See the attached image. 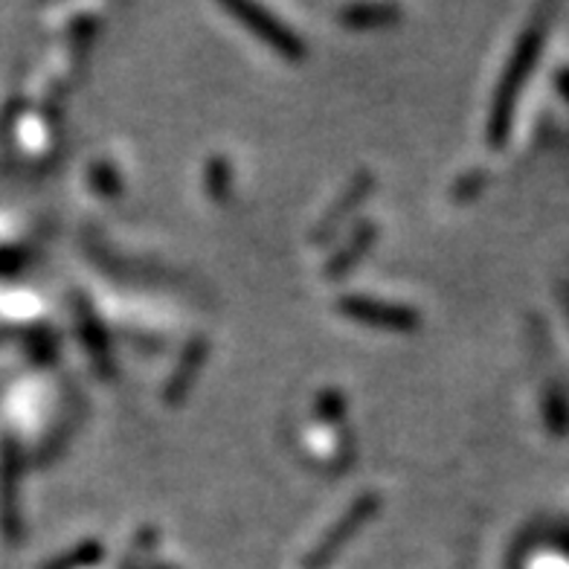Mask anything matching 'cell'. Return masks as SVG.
I'll return each mask as SVG.
<instances>
[{
	"label": "cell",
	"instance_id": "obj_4",
	"mask_svg": "<svg viewBox=\"0 0 569 569\" xmlns=\"http://www.w3.org/2000/svg\"><path fill=\"white\" fill-rule=\"evenodd\" d=\"M375 189V174L369 172V169H363V172L355 174L352 180H349V187L343 189V196L338 198V201L331 203L329 210H326V216L320 218L315 224V232H311V239L315 241H329L335 232L340 230V224H346L349 221V216H352L355 210H358L360 203L367 201L369 196H372Z\"/></svg>",
	"mask_w": 569,
	"mask_h": 569
},
{
	"label": "cell",
	"instance_id": "obj_1",
	"mask_svg": "<svg viewBox=\"0 0 569 569\" xmlns=\"http://www.w3.org/2000/svg\"><path fill=\"white\" fill-rule=\"evenodd\" d=\"M378 509H381V497L375 495V491H367V495H360L358 500L349 506V509L343 511V517H340L338 523L331 526L329 532H326V538L317 543L311 552H308L306 558V567L308 569H322L326 563L335 558V555L340 552V549L352 540V535L358 532V529H363V526L372 520L375 515H378Z\"/></svg>",
	"mask_w": 569,
	"mask_h": 569
},
{
	"label": "cell",
	"instance_id": "obj_7",
	"mask_svg": "<svg viewBox=\"0 0 569 569\" xmlns=\"http://www.w3.org/2000/svg\"><path fill=\"white\" fill-rule=\"evenodd\" d=\"M375 239H378V224H375V221H363V224H358V230L349 236V241L340 244L338 253L329 259V264H326V277L331 279L346 277V273H349V270H352L355 264L369 253Z\"/></svg>",
	"mask_w": 569,
	"mask_h": 569
},
{
	"label": "cell",
	"instance_id": "obj_3",
	"mask_svg": "<svg viewBox=\"0 0 569 569\" xmlns=\"http://www.w3.org/2000/svg\"><path fill=\"white\" fill-rule=\"evenodd\" d=\"M232 16L239 18L256 38H262L264 44H270L279 56L291 61H300L306 56V44L297 32H291L279 18H273L268 9L256 7V3H227Z\"/></svg>",
	"mask_w": 569,
	"mask_h": 569
},
{
	"label": "cell",
	"instance_id": "obj_8",
	"mask_svg": "<svg viewBox=\"0 0 569 569\" xmlns=\"http://www.w3.org/2000/svg\"><path fill=\"white\" fill-rule=\"evenodd\" d=\"M3 529L7 535H21V520H18V459L12 445H7L3 457Z\"/></svg>",
	"mask_w": 569,
	"mask_h": 569
},
{
	"label": "cell",
	"instance_id": "obj_2",
	"mask_svg": "<svg viewBox=\"0 0 569 569\" xmlns=\"http://www.w3.org/2000/svg\"><path fill=\"white\" fill-rule=\"evenodd\" d=\"M338 311H343L349 320H358L363 326H372V329L383 331H416L421 326L419 311H412L407 306H398V302H383L375 300V297H358V293H349V297H340Z\"/></svg>",
	"mask_w": 569,
	"mask_h": 569
},
{
	"label": "cell",
	"instance_id": "obj_5",
	"mask_svg": "<svg viewBox=\"0 0 569 569\" xmlns=\"http://www.w3.org/2000/svg\"><path fill=\"white\" fill-rule=\"evenodd\" d=\"M207 358H210V340H189L183 355H180L178 367H174L172 381L166 383V405H180V401L189 396V390H192V383H196L198 372L203 369Z\"/></svg>",
	"mask_w": 569,
	"mask_h": 569
},
{
	"label": "cell",
	"instance_id": "obj_6",
	"mask_svg": "<svg viewBox=\"0 0 569 569\" xmlns=\"http://www.w3.org/2000/svg\"><path fill=\"white\" fill-rule=\"evenodd\" d=\"M76 320H79V335H82L84 346H88L90 360L102 378H111L113 375V358H111V343H108L106 329L99 326V320L93 317L84 302H76Z\"/></svg>",
	"mask_w": 569,
	"mask_h": 569
},
{
	"label": "cell",
	"instance_id": "obj_10",
	"mask_svg": "<svg viewBox=\"0 0 569 569\" xmlns=\"http://www.w3.org/2000/svg\"><path fill=\"white\" fill-rule=\"evenodd\" d=\"M232 189V166L230 160L216 154L207 163V192H210L212 201H227Z\"/></svg>",
	"mask_w": 569,
	"mask_h": 569
},
{
	"label": "cell",
	"instance_id": "obj_11",
	"mask_svg": "<svg viewBox=\"0 0 569 569\" xmlns=\"http://www.w3.org/2000/svg\"><path fill=\"white\" fill-rule=\"evenodd\" d=\"M90 183H93L99 196L106 198H117L122 192V180L111 160H97V163L90 166Z\"/></svg>",
	"mask_w": 569,
	"mask_h": 569
},
{
	"label": "cell",
	"instance_id": "obj_9",
	"mask_svg": "<svg viewBox=\"0 0 569 569\" xmlns=\"http://www.w3.org/2000/svg\"><path fill=\"white\" fill-rule=\"evenodd\" d=\"M340 18L352 30H375V27H392L401 18V9L387 7V3H367V7L343 9Z\"/></svg>",
	"mask_w": 569,
	"mask_h": 569
},
{
	"label": "cell",
	"instance_id": "obj_12",
	"mask_svg": "<svg viewBox=\"0 0 569 569\" xmlns=\"http://www.w3.org/2000/svg\"><path fill=\"white\" fill-rule=\"evenodd\" d=\"M317 416L322 421H343L346 419V396L338 390H322L315 405Z\"/></svg>",
	"mask_w": 569,
	"mask_h": 569
}]
</instances>
